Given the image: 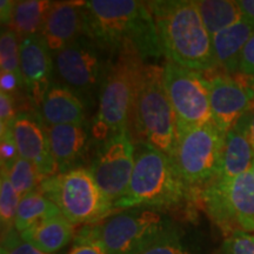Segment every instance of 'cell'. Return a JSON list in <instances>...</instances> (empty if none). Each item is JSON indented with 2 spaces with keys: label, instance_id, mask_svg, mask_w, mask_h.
<instances>
[{
  "label": "cell",
  "instance_id": "6da1fadb",
  "mask_svg": "<svg viewBox=\"0 0 254 254\" xmlns=\"http://www.w3.org/2000/svg\"><path fill=\"white\" fill-rule=\"evenodd\" d=\"M85 15L86 36L113 56L125 46L134 47L145 62L164 56L146 1L90 0L85 1Z\"/></svg>",
  "mask_w": 254,
  "mask_h": 254
},
{
  "label": "cell",
  "instance_id": "7a4b0ae2",
  "mask_svg": "<svg viewBox=\"0 0 254 254\" xmlns=\"http://www.w3.org/2000/svg\"><path fill=\"white\" fill-rule=\"evenodd\" d=\"M167 62L196 72L217 68L212 37L193 0L146 1Z\"/></svg>",
  "mask_w": 254,
  "mask_h": 254
},
{
  "label": "cell",
  "instance_id": "3957f363",
  "mask_svg": "<svg viewBox=\"0 0 254 254\" xmlns=\"http://www.w3.org/2000/svg\"><path fill=\"white\" fill-rule=\"evenodd\" d=\"M198 194L199 190L184 182L172 159L150 145L138 142L128 190L114 202V208L147 207L167 212L199 200Z\"/></svg>",
  "mask_w": 254,
  "mask_h": 254
},
{
  "label": "cell",
  "instance_id": "277c9868",
  "mask_svg": "<svg viewBox=\"0 0 254 254\" xmlns=\"http://www.w3.org/2000/svg\"><path fill=\"white\" fill-rule=\"evenodd\" d=\"M146 62L134 47H123L110 64L98 97V110L91 135L101 142L114 133L129 128V119Z\"/></svg>",
  "mask_w": 254,
  "mask_h": 254
},
{
  "label": "cell",
  "instance_id": "5b68a950",
  "mask_svg": "<svg viewBox=\"0 0 254 254\" xmlns=\"http://www.w3.org/2000/svg\"><path fill=\"white\" fill-rule=\"evenodd\" d=\"M129 131L134 144L144 142L171 159L178 140V124L163 80V66L146 63L133 105Z\"/></svg>",
  "mask_w": 254,
  "mask_h": 254
},
{
  "label": "cell",
  "instance_id": "8992f818",
  "mask_svg": "<svg viewBox=\"0 0 254 254\" xmlns=\"http://www.w3.org/2000/svg\"><path fill=\"white\" fill-rule=\"evenodd\" d=\"M38 189L74 226L99 224L117 212L86 167L46 178Z\"/></svg>",
  "mask_w": 254,
  "mask_h": 254
},
{
  "label": "cell",
  "instance_id": "52a82bcc",
  "mask_svg": "<svg viewBox=\"0 0 254 254\" xmlns=\"http://www.w3.org/2000/svg\"><path fill=\"white\" fill-rule=\"evenodd\" d=\"M174 225L167 212L134 207L116 212L88 227L104 244L107 254H142Z\"/></svg>",
  "mask_w": 254,
  "mask_h": 254
},
{
  "label": "cell",
  "instance_id": "ba28073f",
  "mask_svg": "<svg viewBox=\"0 0 254 254\" xmlns=\"http://www.w3.org/2000/svg\"><path fill=\"white\" fill-rule=\"evenodd\" d=\"M206 213L226 236L254 233V173L218 177L199 190Z\"/></svg>",
  "mask_w": 254,
  "mask_h": 254
},
{
  "label": "cell",
  "instance_id": "9c48e42d",
  "mask_svg": "<svg viewBox=\"0 0 254 254\" xmlns=\"http://www.w3.org/2000/svg\"><path fill=\"white\" fill-rule=\"evenodd\" d=\"M225 134L214 123L178 126L172 161L187 185L199 190L219 177Z\"/></svg>",
  "mask_w": 254,
  "mask_h": 254
},
{
  "label": "cell",
  "instance_id": "30bf717a",
  "mask_svg": "<svg viewBox=\"0 0 254 254\" xmlns=\"http://www.w3.org/2000/svg\"><path fill=\"white\" fill-rule=\"evenodd\" d=\"M113 57L90 37L82 36L56 53V71L62 84L87 106L99 97Z\"/></svg>",
  "mask_w": 254,
  "mask_h": 254
},
{
  "label": "cell",
  "instance_id": "8fae6325",
  "mask_svg": "<svg viewBox=\"0 0 254 254\" xmlns=\"http://www.w3.org/2000/svg\"><path fill=\"white\" fill-rule=\"evenodd\" d=\"M163 80L178 126H201L213 123L208 80L201 72L166 62L163 65Z\"/></svg>",
  "mask_w": 254,
  "mask_h": 254
},
{
  "label": "cell",
  "instance_id": "7c38bea8",
  "mask_svg": "<svg viewBox=\"0 0 254 254\" xmlns=\"http://www.w3.org/2000/svg\"><path fill=\"white\" fill-rule=\"evenodd\" d=\"M134 160L135 144L129 128L114 133L99 142L88 170L101 192L113 205L128 190Z\"/></svg>",
  "mask_w": 254,
  "mask_h": 254
},
{
  "label": "cell",
  "instance_id": "4fadbf2b",
  "mask_svg": "<svg viewBox=\"0 0 254 254\" xmlns=\"http://www.w3.org/2000/svg\"><path fill=\"white\" fill-rule=\"evenodd\" d=\"M207 80L213 123L226 135L253 107L254 79L241 73H221Z\"/></svg>",
  "mask_w": 254,
  "mask_h": 254
},
{
  "label": "cell",
  "instance_id": "5bb4252c",
  "mask_svg": "<svg viewBox=\"0 0 254 254\" xmlns=\"http://www.w3.org/2000/svg\"><path fill=\"white\" fill-rule=\"evenodd\" d=\"M19 157L26 159L38 168L44 179L58 174L50 148L46 127L38 112H19L12 123Z\"/></svg>",
  "mask_w": 254,
  "mask_h": 254
},
{
  "label": "cell",
  "instance_id": "9a60e30c",
  "mask_svg": "<svg viewBox=\"0 0 254 254\" xmlns=\"http://www.w3.org/2000/svg\"><path fill=\"white\" fill-rule=\"evenodd\" d=\"M20 66L26 84L27 94L36 107L43 103L46 92L52 85L55 62L41 34H34L20 40Z\"/></svg>",
  "mask_w": 254,
  "mask_h": 254
},
{
  "label": "cell",
  "instance_id": "2e32d148",
  "mask_svg": "<svg viewBox=\"0 0 254 254\" xmlns=\"http://www.w3.org/2000/svg\"><path fill=\"white\" fill-rule=\"evenodd\" d=\"M40 34L55 55L86 36L85 1H52Z\"/></svg>",
  "mask_w": 254,
  "mask_h": 254
},
{
  "label": "cell",
  "instance_id": "e0dca14e",
  "mask_svg": "<svg viewBox=\"0 0 254 254\" xmlns=\"http://www.w3.org/2000/svg\"><path fill=\"white\" fill-rule=\"evenodd\" d=\"M45 127L58 174L80 167L78 164L86 152L88 141V133L84 124Z\"/></svg>",
  "mask_w": 254,
  "mask_h": 254
},
{
  "label": "cell",
  "instance_id": "ac0fdd59",
  "mask_svg": "<svg viewBox=\"0 0 254 254\" xmlns=\"http://www.w3.org/2000/svg\"><path fill=\"white\" fill-rule=\"evenodd\" d=\"M45 126L84 124L85 105L67 86L52 82L37 110Z\"/></svg>",
  "mask_w": 254,
  "mask_h": 254
},
{
  "label": "cell",
  "instance_id": "d6986e66",
  "mask_svg": "<svg viewBox=\"0 0 254 254\" xmlns=\"http://www.w3.org/2000/svg\"><path fill=\"white\" fill-rule=\"evenodd\" d=\"M253 34L254 23L246 18L214 34L212 45L217 67L222 68L227 74L239 73L241 52Z\"/></svg>",
  "mask_w": 254,
  "mask_h": 254
},
{
  "label": "cell",
  "instance_id": "ffe728a7",
  "mask_svg": "<svg viewBox=\"0 0 254 254\" xmlns=\"http://www.w3.org/2000/svg\"><path fill=\"white\" fill-rule=\"evenodd\" d=\"M254 164V148L244 124L239 120L226 133L222 146L219 177L236 178L250 172Z\"/></svg>",
  "mask_w": 254,
  "mask_h": 254
},
{
  "label": "cell",
  "instance_id": "44dd1931",
  "mask_svg": "<svg viewBox=\"0 0 254 254\" xmlns=\"http://www.w3.org/2000/svg\"><path fill=\"white\" fill-rule=\"evenodd\" d=\"M20 236L44 253L58 254L74 239L75 226L60 213L33 225Z\"/></svg>",
  "mask_w": 254,
  "mask_h": 254
},
{
  "label": "cell",
  "instance_id": "7402d4cb",
  "mask_svg": "<svg viewBox=\"0 0 254 254\" xmlns=\"http://www.w3.org/2000/svg\"><path fill=\"white\" fill-rule=\"evenodd\" d=\"M52 1L47 0H20L14 1L13 14L9 28L18 34L19 39L40 34L45 24Z\"/></svg>",
  "mask_w": 254,
  "mask_h": 254
},
{
  "label": "cell",
  "instance_id": "603a6c76",
  "mask_svg": "<svg viewBox=\"0 0 254 254\" xmlns=\"http://www.w3.org/2000/svg\"><path fill=\"white\" fill-rule=\"evenodd\" d=\"M195 5L211 37L245 19L234 0H196Z\"/></svg>",
  "mask_w": 254,
  "mask_h": 254
},
{
  "label": "cell",
  "instance_id": "cb8c5ba5",
  "mask_svg": "<svg viewBox=\"0 0 254 254\" xmlns=\"http://www.w3.org/2000/svg\"><path fill=\"white\" fill-rule=\"evenodd\" d=\"M62 213L55 202L46 198L39 189L31 190L30 193L21 196L19 202L14 227L19 233L45 220L47 218L55 217Z\"/></svg>",
  "mask_w": 254,
  "mask_h": 254
},
{
  "label": "cell",
  "instance_id": "d4e9b609",
  "mask_svg": "<svg viewBox=\"0 0 254 254\" xmlns=\"http://www.w3.org/2000/svg\"><path fill=\"white\" fill-rule=\"evenodd\" d=\"M142 254H201V252L185 230L176 224Z\"/></svg>",
  "mask_w": 254,
  "mask_h": 254
},
{
  "label": "cell",
  "instance_id": "484cf974",
  "mask_svg": "<svg viewBox=\"0 0 254 254\" xmlns=\"http://www.w3.org/2000/svg\"><path fill=\"white\" fill-rule=\"evenodd\" d=\"M21 196L18 194L9 180L6 171L1 170L0 176V224H1V236L14 230L15 217Z\"/></svg>",
  "mask_w": 254,
  "mask_h": 254
},
{
  "label": "cell",
  "instance_id": "4316f807",
  "mask_svg": "<svg viewBox=\"0 0 254 254\" xmlns=\"http://www.w3.org/2000/svg\"><path fill=\"white\" fill-rule=\"evenodd\" d=\"M7 174L14 190L20 196L37 190L44 180L38 168L26 159L20 157L7 171Z\"/></svg>",
  "mask_w": 254,
  "mask_h": 254
},
{
  "label": "cell",
  "instance_id": "83f0119b",
  "mask_svg": "<svg viewBox=\"0 0 254 254\" xmlns=\"http://www.w3.org/2000/svg\"><path fill=\"white\" fill-rule=\"evenodd\" d=\"M19 47H20V39H19L18 34L9 27H6L5 30L2 28L1 37H0V67H1V72L13 73L24 80L20 66V49Z\"/></svg>",
  "mask_w": 254,
  "mask_h": 254
},
{
  "label": "cell",
  "instance_id": "f1b7e54d",
  "mask_svg": "<svg viewBox=\"0 0 254 254\" xmlns=\"http://www.w3.org/2000/svg\"><path fill=\"white\" fill-rule=\"evenodd\" d=\"M68 254H107V252L104 244L91 233L88 225H85L75 233Z\"/></svg>",
  "mask_w": 254,
  "mask_h": 254
},
{
  "label": "cell",
  "instance_id": "f546056e",
  "mask_svg": "<svg viewBox=\"0 0 254 254\" xmlns=\"http://www.w3.org/2000/svg\"><path fill=\"white\" fill-rule=\"evenodd\" d=\"M0 254H47L37 249L31 243L24 240L20 233L15 230L1 236V252Z\"/></svg>",
  "mask_w": 254,
  "mask_h": 254
},
{
  "label": "cell",
  "instance_id": "4dcf8cb0",
  "mask_svg": "<svg viewBox=\"0 0 254 254\" xmlns=\"http://www.w3.org/2000/svg\"><path fill=\"white\" fill-rule=\"evenodd\" d=\"M19 152L15 142L12 125L0 129V161H1V170L7 171L13 166L18 160Z\"/></svg>",
  "mask_w": 254,
  "mask_h": 254
},
{
  "label": "cell",
  "instance_id": "1f68e13d",
  "mask_svg": "<svg viewBox=\"0 0 254 254\" xmlns=\"http://www.w3.org/2000/svg\"><path fill=\"white\" fill-rule=\"evenodd\" d=\"M222 254H254V234L237 232L226 237Z\"/></svg>",
  "mask_w": 254,
  "mask_h": 254
},
{
  "label": "cell",
  "instance_id": "d6a6232c",
  "mask_svg": "<svg viewBox=\"0 0 254 254\" xmlns=\"http://www.w3.org/2000/svg\"><path fill=\"white\" fill-rule=\"evenodd\" d=\"M18 113L14 98L5 92H0V129L11 126Z\"/></svg>",
  "mask_w": 254,
  "mask_h": 254
},
{
  "label": "cell",
  "instance_id": "836d02e7",
  "mask_svg": "<svg viewBox=\"0 0 254 254\" xmlns=\"http://www.w3.org/2000/svg\"><path fill=\"white\" fill-rule=\"evenodd\" d=\"M239 73L254 77V34L250 38L241 52L239 60Z\"/></svg>",
  "mask_w": 254,
  "mask_h": 254
},
{
  "label": "cell",
  "instance_id": "e575fe53",
  "mask_svg": "<svg viewBox=\"0 0 254 254\" xmlns=\"http://www.w3.org/2000/svg\"><path fill=\"white\" fill-rule=\"evenodd\" d=\"M13 8V0H1L0 1V20H1L2 27H9V25H11Z\"/></svg>",
  "mask_w": 254,
  "mask_h": 254
},
{
  "label": "cell",
  "instance_id": "d590c367",
  "mask_svg": "<svg viewBox=\"0 0 254 254\" xmlns=\"http://www.w3.org/2000/svg\"><path fill=\"white\" fill-rule=\"evenodd\" d=\"M240 120L241 123L244 124V126H245L247 135H249L251 144H252L254 148V105L252 109H251Z\"/></svg>",
  "mask_w": 254,
  "mask_h": 254
},
{
  "label": "cell",
  "instance_id": "8d00e7d4",
  "mask_svg": "<svg viewBox=\"0 0 254 254\" xmlns=\"http://www.w3.org/2000/svg\"><path fill=\"white\" fill-rule=\"evenodd\" d=\"M244 17L254 23V0H238Z\"/></svg>",
  "mask_w": 254,
  "mask_h": 254
},
{
  "label": "cell",
  "instance_id": "74e56055",
  "mask_svg": "<svg viewBox=\"0 0 254 254\" xmlns=\"http://www.w3.org/2000/svg\"><path fill=\"white\" fill-rule=\"evenodd\" d=\"M251 171H252V172L254 173V164H253V167H252V170H251Z\"/></svg>",
  "mask_w": 254,
  "mask_h": 254
},
{
  "label": "cell",
  "instance_id": "f35d334b",
  "mask_svg": "<svg viewBox=\"0 0 254 254\" xmlns=\"http://www.w3.org/2000/svg\"><path fill=\"white\" fill-rule=\"evenodd\" d=\"M253 79H254V77H253Z\"/></svg>",
  "mask_w": 254,
  "mask_h": 254
}]
</instances>
